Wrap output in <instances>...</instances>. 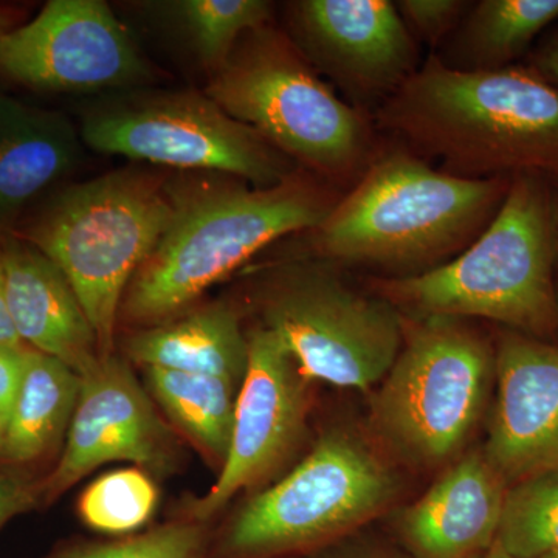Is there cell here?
Segmentation results:
<instances>
[{
  "mask_svg": "<svg viewBox=\"0 0 558 558\" xmlns=\"http://www.w3.org/2000/svg\"><path fill=\"white\" fill-rule=\"evenodd\" d=\"M381 126L470 179L558 175V87L534 69L432 57L384 102Z\"/></svg>",
  "mask_w": 558,
  "mask_h": 558,
  "instance_id": "1",
  "label": "cell"
},
{
  "mask_svg": "<svg viewBox=\"0 0 558 558\" xmlns=\"http://www.w3.org/2000/svg\"><path fill=\"white\" fill-rule=\"evenodd\" d=\"M168 189L170 223L121 304L124 317L142 325L168 322L271 242L317 229L337 204L303 171L269 189L229 175Z\"/></svg>",
  "mask_w": 558,
  "mask_h": 558,
  "instance_id": "2",
  "label": "cell"
},
{
  "mask_svg": "<svg viewBox=\"0 0 558 558\" xmlns=\"http://www.w3.org/2000/svg\"><path fill=\"white\" fill-rule=\"evenodd\" d=\"M510 179L462 178L433 170L407 150L381 154L311 231L312 247L333 263L425 274L486 230Z\"/></svg>",
  "mask_w": 558,
  "mask_h": 558,
  "instance_id": "3",
  "label": "cell"
},
{
  "mask_svg": "<svg viewBox=\"0 0 558 558\" xmlns=\"http://www.w3.org/2000/svg\"><path fill=\"white\" fill-rule=\"evenodd\" d=\"M558 208L545 178L519 174L486 230L436 269L384 281L380 296L421 318L480 317L543 340L558 329Z\"/></svg>",
  "mask_w": 558,
  "mask_h": 558,
  "instance_id": "4",
  "label": "cell"
},
{
  "mask_svg": "<svg viewBox=\"0 0 558 558\" xmlns=\"http://www.w3.org/2000/svg\"><path fill=\"white\" fill-rule=\"evenodd\" d=\"M171 215L168 185L148 172L120 170L60 191L13 233L68 278L106 357L132 278Z\"/></svg>",
  "mask_w": 558,
  "mask_h": 558,
  "instance_id": "5",
  "label": "cell"
},
{
  "mask_svg": "<svg viewBox=\"0 0 558 558\" xmlns=\"http://www.w3.org/2000/svg\"><path fill=\"white\" fill-rule=\"evenodd\" d=\"M207 95L322 178L351 179L373 160L362 112L340 100L295 44L267 25L240 40L226 65L213 73Z\"/></svg>",
  "mask_w": 558,
  "mask_h": 558,
  "instance_id": "6",
  "label": "cell"
},
{
  "mask_svg": "<svg viewBox=\"0 0 558 558\" xmlns=\"http://www.w3.org/2000/svg\"><path fill=\"white\" fill-rule=\"evenodd\" d=\"M494 379L490 344L458 318L405 319L402 349L374 398V427L407 461H449L475 432Z\"/></svg>",
  "mask_w": 558,
  "mask_h": 558,
  "instance_id": "7",
  "label": "cell"
},
{
  "mask_svg": "<svg viewBox=\"0 0 558 558\" xmlns=\"http://www.w3.org/2000/svg\"><path fill=\"white\" fill-rule=\"evenodd\" d=\"M398 481L355 433L330 429L292 472L250 499L223 538L230 558H264L322 545L379 515Z\"/></svg>",
  "mask_w": 558,
  "mask_h": 558,
  "instance_id": "8",
  "label": "cell"
},
{
  "mask_svg": "<svg viewBox=\"0 0 558 558\" xmlns=\"http://www.w3.org/2000/svg\"><path fill=\"white\" fill-rule=\"evenodd\" d=\"M263 328L306 380L369 391L395 365L405 318L384 296L349 288L325 263L282 267L259 296Z\"/></svg>",
  "mask_w": 558,
  "mask_h": 558,
  "instance_id": "9",
  "label": "cell"
},
{
  "mask_svg": "<svg viewBox=\"0 0 558 558\" xmlns=\"http://www.w3.org/2000/svg\"><path fill=\"white\" fill-rule=\"evenodd\" d=\"M86 146L179 170L218 172L269 189L295 161L230 117L207 94L137 92L95 106L81 120Z\"/></svg>",
  "mask_w": 558,
  "mask_h": 558,
  "instance_id": "10",
  "label": "cell"
},
{
  "mask_svg": "<svg viewBox=\"0 0 558 558\" xmlns=\"http://www.w3.org/2000/svg\"><path fill=\"white\" fill-rule=\"evenodd\" d=\"M0 75L43 92L132 89L153 78L148 61L101 0H51L0 36Z\"/></svg>",
  "mask_w": 558,
  "mask_h": 558,
  "instance_id": "11",
  "label": "cell"
},
{
  "mask_svg": "<svg viewBox=\"0 0 558 558\" xmlns=\"http://www.w3.org/2000/svg\"><path fill=\"white\" fill-rule=\"evenodd\" d=\"M307 385L270 330L260 326L250 333L247 373L238 395L229 453L215 486L194 502V519L215 515L292 453L306 427Z\"/></svg>",
  "mask_w": 558,
  "mask_h": 558,
  "instance_id": "12",
  "label": "cell"
},
{
  "mask_svg": "<svg viewBox=\"0 0 558 558\" xmlns=\"http://www.w3.org/2000/svg\"><path fill=\"white\" fill-rule=\"evenodd\" d=\"M296 49L360 100L385 101L417 72L416 40L388 0H301Z\"/></svg>",
  "mask_w": 558,
  "mask_h": 558,
  "instance_id": "13",
  "label": "cell"
},
{
  "mask_svg": "<svg viewBox=\"0 0 558 558\" xmlns=\"http://www.w3.org/2000/svg\"><path fill=\"white\" fill-rule=\"evenodd\" d=\"M172 438L126 362L113 355L81 376L64 451L39 494L54 499L106 462L167 469Z\"/></svg>",
  "mask_w": 558,
  "mask_h": 558,
  "instance_id": "14",
  "label": "cell"
},
{
  "mask_svg": "<svg viewBox=\"0 0 558 558\" xmlns=\"http://www.w3.org/2000/svg\"><path fill=\"white\" fill-rule=\"evenodd\" d=\"M497 402L483 453L508 486L558 468V347L506 332L495 352Z\"/></svg>",
  "mask_w": 558,
  "mask_h": 558,
  "instance_id": "15",
  "label": "cell"
},
{
  "mask_svg": "<svg viewBox=\"0 0 558 558\" xmlns=\"http://www.w3.org/2000/svg\"><path fill=\"white\" fill-rule=\"evenodd\" d=\"M508 483L473 451L403 509L399 537L411 558H469L497 542Z\"/></svg>",
  "mask_w": 558,
  "mask_h": 558,
  "instance_id": "16",
  "label": "cell"
},
{
  "mask_svg": "<svg viewBox=\"0 0 558 558\" xmlns=\"http://www.w3.org/2000/svg\"><path fill=\"white\" fill-rule=\"evenodd\" d=\"M0 247L11 319L22 343L60 360L80 377L89 373L105 355L68 278L17 234L0 238Z\"/></svg>",
  "mask_w": 558,
  "mask_h": 558,
  "instance_id": "17",
  "label": "cell"
},
{
  "mask_svg": "<svg viewBox=\"0 0 558 558\" xmlns=\"http://www.w3.org/2000/svg\"><path fill=\"white\" fill-rule=\"evenodd\" d=\"M81 157V132L64 113L0 92V238L13 233L25 209L72 174Z\"/></svg>",
  "mask_w": 558,
  "mask_h": 558,
  "instance_id": "18",
  "label": "cell"
},
{
  "mask_svg": "<svg viewBox=\"0 0 558 558\" xmlns=\"http://www.w3.org/2000/svg\"><path fill=\"white\" fill-rule=\"evenodd\" d=\"M128 355L145 369L204 374L242 384L248 337L234 307L216 303L137 333L128 343Z\"/></svg>",
  "mask_w": 558,
  "mask_h": 558,
  "instance_id": "19",
  "label": "cell"
},
{
  "mask_svg": "<svg viewBox=\"0 0 558 558\" xmlns=\"http://www.w3.org/2000/svg\"><path fill=\"white\" fill-rule=\"evenodd\" d=\"M80 388L75 371L28 349L24 379L3 429V454L13 462H31L53 449L68 433Z\"/></svg>",
  "mask_w": 558,
  "mask_h": 558,
  "instance_id": "20",
  "label": "cell"
},
{
  "mask_svg": "<svg viewBox=\"0 0 558 558\" xmlns=\"http://www.w3.org/2000/svg\"><path fill=\"white\" fill-rule=\"evenodd\" d=\"M146 385L165 413L205 453L223 464L242 384L223 377L149 368Z\"/></svg>",
  "mask_w": 558,
  "mask_h": 558,
  "instance_id": "21",
  "label": "cell"
},
{
  "mask_svg": "<svg viewBox=\"0 0 558 558\" xmlns=\"http://www.w3.org/2000/svg\"><path fill=\"white\" fill-rule=\"evenodd\" d=\"M557 20L558 0H483L462 25L454 44L457 64L449 68H509Z\"/></svg>",
  "mask_w": 558,
  "mask_h": 558,
  "instance_id": "22",
  "label": "cell"
},
{
  "mask_svg": "<svg viewBox=\"0 0 558 558\" xmlns=\"http://www.w3.org/2000/svg\"><path fill=\"white\" fill-rule=\"evenodd\" d=\"M213 73L229 61L240 40L266 27L271 3L264 0H179L157 3Z\"/></svg>",
  "mask_w": 558,
  "mask_h": 558,
  "instance_id": "23",
  "label": "cell"
},
{
  "mask_svg": "<svg viewBox=\"0 0 558 558\" xmlns=\"http://www.w3.org/2000/svg\"><path fill=\"white\" fill-rule=\"evenodd\" d=\"M497 542L513 558H539L558 550V468L510 484Z\"/></svg>",
  "mask_w": 558,
  "mask_h": 558,
  "instance_id": "24",
  "label": "cell"
},
{
  "mask_svg": "<svg viewBox=\"0 0 558 558\" xmlns=\"http://www.w3.org/2000/svg\"><path fill=\"white\" fill-rule=\"evenodd\" d=\"M159 505V490L140 469L106 473L81 495L78 510L87 526L106 534H126L145 526Z\"/></svg>",
  "mask_w": 558,
  "mask_h": 558,
  "instance_id": "25",
  "label": "cell"
},
{
  "mask_svg": "<svg viewBox=\"0 0 558 558\" xmlns=\"http://www.w3.org/2000/svg\"><path fill=\"white\" fill-rule=\"evenodd\" d=\"M204 546V531L199 524L182 521L124 542L72 550L54 558H202Z\"/></svg>",
  "mask_w": 558,
  "mask_h": 558,
  "instance_id": "26",
  "label": "cell"
},
{
  "mask_svg": "<svg viewBox=\"0 0 558 558\" xmlns=\"http://www.w3.org/2000/svg\"><path fill=\"white\" fill-rule=\"evenodd\" d=\"M396 9L413 38L416 35L429 46H436L465 16L470 3L461 0H400L396 2Z\"/></svg>",
  "mask_w": 558,
  "mask_h": 558,
  "instance_id": "27",
  "label": "cell"
},
{
  "mask_svg": "<svg viewBox=\"0 0 558 558\" xmlns=\"http://www.w3.org/2000/svg\"><path fill=\"white\" fill-rule=\"evenodd\" d=\"M27 347L0 344V424L5 429L27 365Z\"/></svg>",
  "mask_w": 558,
  "mask_h": 558,
  "instance_id": "28",
  "label": "cell"
},
{
  "mask_svg": "<svg viewBox=\"0 0 558 558\" xmlns=\"http://www.w3.org/2000/svg\"><path fill=\"white\" fill-rule=\"evenodd\" d=\"M39 495V486H33L17 473L0 470V527L35 506Z\"/></svg>",
  "mask_w": 558,
  "mask_h": 558,
  "instance_id": "29",
  "label": "cell"
},
{
  "mask_svg": "<svg viewBox=\"0 0 558 558\" xmlns=\"http://www.w3.org/2000/svg\"><path fill=\"white\" fill-rule=\"evenodd\" d=\"M328 558H411L405 550H398L380 543L352 539L333 550Z\"/></svg>",
  "mask_w": 558,
  "mask_h": 558,
  "instance_id": "30",
  "label": "cell"
},
{
  "mask_svg": "<svg viewBox=\"0 0 558 558\" xmlns=\"http://www.w3.org/2000/svg\"><path fill=\"white\" fill-rule=\"evenodd\" d=\"M0 344L2 347H25L22 343L13 319H11L9 299H7L5 270H3L2 247H0Z\"/></svg>",
  "mask_w": 558,
  "mask_h": 558,
  "instance_id": "31",
  "label": "cell"
},
{
  "mask_svg": "<svg viewBox=\"0 0 558 558\" xmlns=\"http://www.w3.org/2000/svg\"><path fill=\"white\" fill-rule=\"evenodd\" d=\"M535 72L558 87V33L539 49L535 57Z\"/></svg>",
  "mask_w": 558,
  "mask_h": 558,
  "instance_id": "32",
  "label": "cell"
},
{
  "mask_svg": "<svg viewBox=\"0 0 558 558\" xmlns=\"http://www.w3.org/2000/svg\"><path fill=\"white\" fill-rule=\"evenodd\" d=\"M20 16V11L11 9V7H0V36L17 27Z\"/></svg>",
  "mask_w": 558,
  "mask_h": 558,
  "instance_id": "33",
  "label": "cell"
},
{
  "mask_svg": "<svg viewBox=\"0 0 558 558\" xmlns=\"http://www.w3.org/2000/svg\"><path fill=\"white\" fill-rule=\"evenodd\" d=\"M469 558H513V557L509 556V554L506 553V550L501 548V545H499L498 542H495L494 545L490 546V548L481 550V553L475 554V556H472Z\"/></svg>",
  "mask_w": 558,
  "mask_h": 558,
  "instance_id": "34",
  "label": "cell"
},
{
  "mask_svg": "<svg viewBox=\"0 0 558 558\" xmlns=\"http://www.w3.org/2000/svg\"><path fill=\"white\" fill-rule=\"evenodd\" d=\"M539 558H558V550H554V553L546 554V556Z\"/></svg>",
  "mask_w": 558,
  "mask_h": 558,
  "instance_id": "35",
  "label": "cell"
},
{
  "mask_svg": "<svg viewBox=\"0 0 558 558\" xmlns=\"http://www.w3.org/2000/svg\"><path fill=\"white\" fill-rule=\"evenodd\" d=\"M2 440H3V425L0 424V447H2Z\"/></svg>",
  "mask_w": 558,
  "mask_h": 558,
  "instance_id": "36",
  "label": "cell"
},
{
  "mask_svg": "<svg viewBox=\"0 0 558 558\" xmlns=\"http://www.w3.org/2000/svg\"><path fill=\"white\" fill-rule=\"evenodd\" d=\"M557 312H558V289H557Z\"/></svg>",
  "mask_w": 558,
  "mask_h": 558,
  "instance_id": "37",
  "label": "cell"
}]
</instances>
